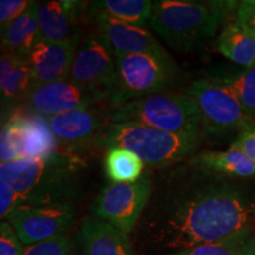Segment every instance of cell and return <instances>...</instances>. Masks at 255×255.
<instances>
[{"mask_svg":"<svg viewBox=\"0 0 255 255\" xmlns=\"http://www.w3.org/2000/svg\"><path fill=\"white\" fill-rule=\"evenodd\" d=\"M231 148L244 152L248 158L255 163V126L254 124H247L244 129L238 133L235 141L232 143Z\"/></svg>","mask_w":255,"mask_h":255,"instance_id":"obj_30","label":"cell"},{"mask_svg":"<svg viewBox=\"0 0 255 255\" xmlns=\"http://www.w3.org/2000/svg\"><path fill=\"white\" fill-rule=\"evenodd\" d=\"M89 18L98 28V36L116 55L159 53L165 49L146 28L135 26L97 11L89 5Z\"/></svg>","mask_w":255,"mask_h":255,"instance_id":"obj_11","label":"cell"},{"mask_svg":"<svg viewBox=\"0 0 255 255\" xmlns=\"http://www.w3.org/2000/svg\"><path fill=\"white\" fill-rule=\"evenodd\" d=\"M253 238H255L253 234H240L227 240L197 245L161 255H246Z\"/></svg>","mask_w":255,"mask_h":255,"instance_id":"obj_25","label":"cell"},{"mask_svg":"<svg viewBox=\"0 0 255 255\" xmlns=\"http://www.w3.org/2000/svg\"><path fill=\"white\" fill-rule=\"evenodd\" d=\"M235 4L158 0L152 1L149 25L171 49L189 52L215 36L225 14Z\"/></svg>","mask_w":255,"mask_h":255,"instance_id":"obj_4","label":"cell"},{"mask_svg":"<svg viewBox=\"0 0 255 255\" xmlns=\"http://www.w3.org/2000/svg\"><path fill=\"white\" fill-rule=\"evenodd\" d=\"M24 252L23 242L11 223L2 221L0 225V255H24Z\"/></svg>","mask_w":255,"mask_h":255,"instance_id":"obj_28","label":"cell"},{"mask_svg":"<svg viewBox=\"0 0 255 255\" xmlns=\"http://www.w3.org/2000/svg\"><path fill=\"white\" fill-rule=\"evenodd\" d=\"M75 205L21 207L6 221L12 225L24 246H32L65 235L75 221Z\"/></svg>","mask_w":255,"mask_h":255,"instance_id":"obj_10","label":"cell"},{"mask_svg":"<svg viewBox=\"0 0 255 255\" xmlns=\"http://www.w3.org/2000/svg\"><path fill=\"white\" fill-rule=\"evenodd\" d=\"M98 103L95 96L69 79L36 87L28 98L31 109L46 119L68 111L92 108Z\"/></svg>","mask_w":255,"mask_h":255,"instance_id":"obj_13","label":"cell"},{"mask_svg":"<svg viewBox=\"0 0 255 255\" xmlns=\"http://www.w3.org/2000/svg\"><path fill=\"white\" fill-rule=\"evenodd\" d=\"M46 120L58 143L72 151L73 148H79L96 138L104 126L105 115L87 108L59 114Z\"/></svg>","mask_w":255,"mask_h":255,"instance_id":"obj_16","label":"cell"},{"mask_svg":"<svg viewBox=\"0 0 255 255\" xmlns=\"http://www.w3.org/2000/svg\"><path fill=\"white\" fill-rule=\"evenodd\" d=\"M78 242L83 255H135L128 234L94 215L82 220Z\"/></svg>","mask_w":255,"mask_h":255,"instance_id":"obj_15","label":"cell"},{"mask_svg":"<svg viewBox=\"0 0 255 255\" xmlns=\"http://www.w3.org/2000/svg\"><path fill=\"white\" fill-rule=\"evenodd\" d=\"M207 78L231 91L248 116L255 115V68H214L207 71Z\"/></svg>","mask_w":255,"mask_h":255,"instance_id":"obj_21","label":"cell"},{"mask_svg":"<svg viewBox=\"0 0 255 255\" xmlns=\"http://www.w3.org/2000/svg\"><path fill=\"white\" fill-rule=\"evenodd\" d=\"M104 115L108 123H138L170 133H202L199 108L184 92L165 91L109 107Z\"/></svg>","mask_w":255,"mask_h":255,"instance_id":"obj_5","label":"cell"},{"mask_svg":"<svg viewBox=\"0 0 255 255\" xmlns=\"http://www.w3.org/2000/svg\"><path fill=\"white\" fill-rule=\"evenodd\" d=\"M202 133H170L138 123H105L94 143L98 148L132 151L150 168L164 169L193 157Z\"/></svg>","mask_w":255,"mask_h":255,"instance_id":"obj_3","label":"cell"},{"mask_svg":"<svg viewBox=\"0 0 255 255\" xmlns=\"http://www.w3.org/2000/svg\"><path fill=\"white\" fill-rule=\"evenodd\" d=\"M39 4L32 1L26 11L4 31H1L2 52L13 53L27 59L34 46L41 40L39 24H38Z\"/></svg>","mask_w":255,"mask_h":255,"instance_id":"obj_18","label":"cell"},{"mask_svg":"<svg viewBox=\"0 0 255 255\" xmlns=\"http://www.w3.org/2000/svg\"><path fill=\"white\" fill-rule=\"evenodd\" d=\"M152 196V181L143 174L132 183H111L100 191L90 207L91 215L104 220L129 235Z\"/></svg>","mask_w":255,"mask_h":255,"instance_id":"obj_8","label":"cell"},{"mask_svg":"<svg viewBox=\"0 0 255 255\" xmlns=\"http://www.w3.org/2000/svg\"><path fill=\"white\" fill-rule=\"evenodd\" d=\"M235 21L255 32V0H245L239 2Z\"/></svg>","mask_w":255,"mask_h":255,"instance_id":"obj_32","label":"cell"},{"mask_svg":"<svg viewBox=\"0 0 255 255\" xmlns=\"http://www.w3.org/2000/svg\"><path fill=\"white\" fill-rule=\"evenodd\" d=\"M223 57L245 68L255 65V32L240 23L228 24L216 41Z\"/></svg>","mask_w":255,"mask_h":255,"instance_id":"obj_20","label":"cell"},{"mask_svg":"<svg viewBox=\"0 0 255 255\" xmlns=\"http://www.w3.org/2000/svg\"><path fill=\"white\" fill-rule=\"evenodd\" d=\"M90 6L123 23L143 28L152 13V1L149 0H101L92 1Z\"/></svg>","mask_w":255,"mask_h":255,"instance_id":"obj_23","label":"cell"},{"mask_svg":"<svg viewBox=\"0 0 255 255\" xmlns=\"http://www.w3.org/2000/svg\"><path fill=\"white\" fill-rule=\"evenodd\" d=\"M184 94L190 96L199 108L203 137L215 138L239 133L251 123L250 116L234 95L208 78L190 83L184 88Z\"/></svg>","mask_w":255,"mask_h":255,"instance_id":"obj_7","label":"cell"},{"mask_svg":"<svg viewBox=\"0 0 255 255\" xmlns=\"http://www.w3.org/2000/svg\"><path fill=\"white\" fill-rule=\"evenodd\" d=\"M69 81L95 96L100 103L107 102L116 83L115 57L98 34L83 38L76 50Z\"/></svg>","mask_w":255,"mask_h":255,"instance_id":"obj_9","label":"cell"},{"mask_svg":"<svg viewBox=\"0 0 255 255\" xmlns=\"http://www.w3.org/2000/svg\"><path fill=\"white\" fill-rule=\"evenodd\" d=\"M18 133L21 158H44L58 151V141L40 115L14 114L9 119Z\"/></svg>","mask_w":255,"mask_h":255,"instance_id":"obj_17","label":"cell"},{"mask_svg":"<svg viewBox=\"0 0 255 255\" xmlns=\"http://www.w3.org/2000/svg\"><path fill=\"white\" fill-rule=\"evenodd\" d=\"M104 169L113 183H132L143 176L144 162L132 151L114 148L107 150Z\"/></svg>","mask_w":255,"mask_h":255,"instance_id":"obj_24","label":"cell"},{"mask_svg":"<svg viewBox=\"0 0 255 255\" xmlns=\"http://www.w3.org/2000/svg\"><path fill=\"white\" fill-rule=\"evenodd\" d=\"M254 68H255V65H254Z\"/></svg>","mask_w":255,"mask_h":255,"instance_id":"obj_34","label":"cell"},{"mask_svg":"<svg viewBox=\"0 0 255 255\" xmlns=\"http://www.w3.org/2000/svg\"><path fill=\"white\" fill-rule=\"evenodd\" d=\"M114 57L116 83L109 107L165 92L176 83L178 69L167 51Z\"/></svg>","mask_w":255,"mask_h":255,"instance_id":"obj_6","label":"cell"},{"mask_svg":"<svg viewBox=\"0 0 255 255\" xmlns=\"http://www.w3.org/2000/svg\"><path fill=\"white\" fill-rule=\"evenodd\" d=\"M32 1L27 0H1L0 1V27L4 31L12 21L26 11Z\"/></svg>","mask_w":255,"mask_h":255,"instance_id":"obj_29","label":"cell"},{"mask_svg":"<svg viewBox=\"0 0 255 255\" xmlns=\"http://www.w3.org/2000/svg\"><path fill=\"white\" fill-rule=\"evenodd\" d=\"M189 163L221 176L232 178L255 177V163L244 152L229 148L225 151H202L190 157Z\"/></svg>","mask_w":255,"mask_h":255,"instance_id":"obj_19","label":"cell"},{"mask_svg":"<svg viewBox=\"0 0 255 255\" xmlns=\"http://www.w3.org/2000/svg\"><path fill=\"white\" fill-rule=\"evenodd\" d=\"M246 255H255V238H253V240L251 241Z\"/></svg>","mask_w":255,"mask_h":255,"instance_id":"obj_33","label":"cell"},{"mask_svg":"<svg viewBox=\"0 0 255 255\" xmlns=\"http://www.w3.org/2000/svg\"><path fill=\"white\" fill-rule=\"evenodd\" d=\"M18 208V197L12 187L0 178V218L6 221L8 216Z\"/></svg>","mask_w":255,"mask_h":255,"instance_id":"obj_31","label":"cell"},{"mask_svg":"<svg viewBox=\"0 0 255 255\" xmlns=\"http://www.w3.org/2000/svg\"><path fill=\"white\" fill-rule=\"evenodd\" d=\"M146 222L151 241L174 252L255 235V193L191 165L165 176Z\"/></svg>","mask_w":255,"mask_h":255,"instance_id":"obj_1","label":"cell"},{"mask_svg":"<svg viewBox=\"0 0 255 255\" xmlns=\"http://www.w3.org/2000/svg\"><path fill=\"white\" fill-rule=\"evenodd\" d=\"M81 159L71 151L58 150L44 158H21L0 165V178L17 194L18 208L75 205L81 195Z\"/></svg>","mask_w":255,"mask_h":255,"instance_id":"obj_2","label":"cell"},{"mask_svg":"<svg viewBox=\"0 0 255 255\" xmlns=\"http://www.w3.org/2000/svg\"><path fill=\"white\" fill-rule=\"evenodd\" d=\"M33 89V72L27 59L18 64L13 69L0 70V92L2 107L4 104L14 105L19 102L28 100Z\"/></svg>","mask_w":255,"mask_h":255,"instance_id":"obj_22","label":"cell"},{"mask_svg":"<svg viewBox=\"0 0 255 255\" xmlns=\"http://www.w3.org/2000/svg\"><path fill=\"white\" fill-rule=\"evenodd\" d=\"M85 2L53 0L39 4L38 24L41 39L68 41L82 39L81 19Z\"/></svg>","mask_w":255,"mask_h":255,"instance_id":"obj_14","label":"cell"},{"mask_svg":"<svg viewBox=\"0 0 255 255\" xmlns=\"http://www.w3.org/2000/svg\"><path fill=\"white\" fill-rule=\"evenodd\" d=\"M24 255H76L73 242L66 235L25 247Z\"/></svg>","mask_w":255,"mask_h":255,"instance_id":"obj_26","label":"cell"},{"mask_svg":"<svg viewBox=\"0 0 255 255\" xmlns=\"http://www.w3.org/2000/svg\"><path fill=\"white\" fill-rule=\"evenodd\" d=\"M0 141H1V148H0V161H1V164L21 159L17 130H15L14 124L9 120L2 124Z\"/></svg>","mask_w":255,"mask_h":255,"instance_id":"obj_27","label":"cell"},{"mask_svg":"<svg viewBox=\"0 0 255 255\" xmlns=\"http://www.w3.org/2000/svg\"><path fill=\"white\" fill-rule=\"evenodd\" d=\"M82 39L49 41L41 39L28 56L34 88L50 83L68 81L76 50Z\"/></svg>","mask_w":255,"mask_h":255,"instance_id":"obj_12","label":"cell"}]
</instances>
